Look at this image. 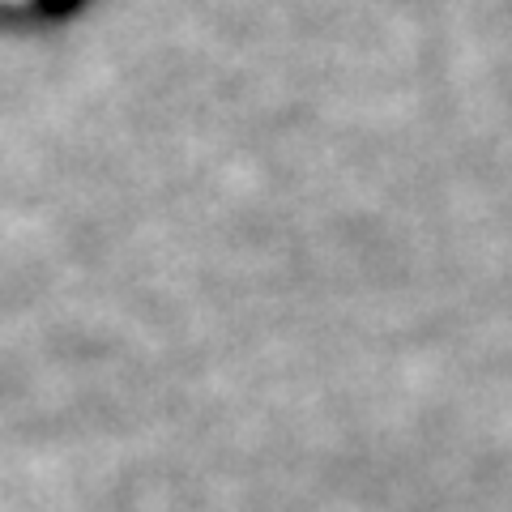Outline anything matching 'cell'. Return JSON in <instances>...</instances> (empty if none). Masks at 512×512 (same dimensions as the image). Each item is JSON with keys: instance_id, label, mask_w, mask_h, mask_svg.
I'll return each mask as SVG.
<instances>
[{"instance_id": "obj_1", "label": "cell", "mask_w": 512, "mask_h": 512, "mask_svg": "<svg viewBox=\"0 0 512 512\" xmlns=\"http://www.w3.org/2000/svg\"><path fill=\"white\" fill-rule=\"evenodd\" d=\"M86 0H0V22H60Z\"/></svg>"}]
</instances>
